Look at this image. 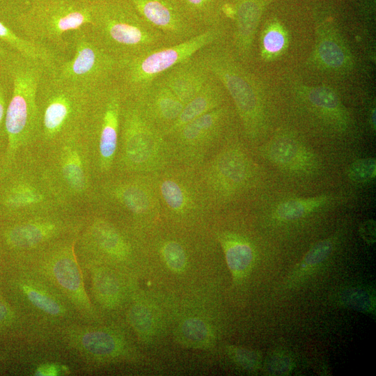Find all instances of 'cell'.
Segmentation results:
<instances>
[{"instance_id":"obj_27","label":"cell","mask_w":376,"mask_h":376,"mask_svg":"<svg viewBox=\"0 0 376 376\" xmlns=\"http://www.w3.org/2000/svg\"><path fill=\"white\" fill-rule=\"evenodd\" d=\"M232 11L234 54L240 61H244L251 52L260 20V8L257 0H234Z\"/></svg>"},{"instance_id":"obj_37","label":"cell","mask_w":376,"mask_h":376,"mask_svg":"<svg viewBox=\"0 0 376 376\" xmlns=\"http://www.w3.org/2000/svg\"><path fill=\"white\" fill-rule=\"evenodd\" d=\"M179 334L185 343L196 347L210 344L212 338L210 326L197 318L185 320L179 327Z\"/></svg>"},{"instance_id":"obj_6","label":"cell","mask_w":376,"mask_h":376,"mask_svg":"<svg viewBox=\"0 0 376 376\" xmlns=\"http://www.w3.org/2000/svg\"><path fill=\"white\" fill-rule=\"evenodd\" d=\"M90 29L102 47L119 60L169 46L130 0H93V23Z\"/></svg>"},{"instance_id":"obj_19","label":"cell","mask_w":376,"mask_h":376,"mask_svg":"<svg viewBox=\"0 0 376 376\" xmlns=\"http://www.w3.org/2000/svg\"><path fill=\"white\" fill-rule=\"evenodd\" d=\"M152 175L161 210L166 213L183 219L200 214L212 206L197 169L173 164Z\"/></svg>"},{"instance_id":"obj_1","label":"cell","mask_w":376,"mask_h":376,"mask_svg":"<svg viewBox=\"0 0 376 376\" xmlns=\"http://www.w3.org/2000/svg\"><path fill=\"white\" fill-rule=\"evenodd\" d=\"M62 210L77 212L61 197L40 152L26 150L3 170L0 221Z\"/></svg>"},{"instance_id":"obj_45","label":"cell","mask_w":376,"mask_h":376,"mask_svg":"<svg viewBox=\"0 0 376 376\" xmlns=\"http://www.w3.org/2000/svg\"><path fill=\"white\" fill-rule=\"evenodd\" d=\"M32 375L36 376H56L70 374V367L62 362L49 360L42 361L32 369Z\"/></svg>"},{"instance_id":"obj_3","label":"cell","mask_w":376,"mask_h":376,"mask_svg":"<svg viewBox=\"0 0 376 376\" xmlns=\"http://www.w3.org/2000/svg\"><path fill=\"white\" fill-rule=\"evenodd\" d=\"M97 93L62 82L46 70L38 89V122L31 150L43 152L84 132Z\"/></svg>"},{"instance_id":"obj_31","label":"cell","mask_w":376,"mask_h":376,"mask_svg":"<svg viewBox=\"0 0 376 376\" xmlns=\"http://www.w3.org/2000/svg\"><path fill=\"white\" fill-rule=\"evenodd\" d=\"M218 239L233 278L239 280L245 277L255 258L251 244L244 237L232 233H221Z\"/></svg>"},{"instance_id":"obj_29","label":"cell","mask_w":376,"mask_h":376,"mask_svg":"<svg viewBox=\"0 0 376 376\" xmlns=\"http://www.w3.org/2000/svg\"><path fill=\"white\" fill-rule=\"evenodd\" d=\"M224 88L212 75L203 88L187 103L171 127L168 136L195 118L224 104Z\"/></svg>"},{"instance_id":"obj_10","label":"cell","mask_w":376,"mask_h":376,"mask_svg":"<svg viewBox=\"0 0 376 376\" xmlns=\"http://www.w3.org/2000/svg\"><path fill=\"white\" fill-rule=\"evenodd\" d=\"M88 216L62 210L0 221V250L6 262L21 260L57 241L79 235Z\"/></svg>"},{"instance_id":"obj_50","label":"cell","mask_w":376,"mask_h":376,"mask_svg":"<svg viewBox=\"0 0 376 376\" xmlns=\"http://www.w3.org/2000/svg\"><path fill=\"white\" fill-rule=\"evenodd\" d=\"M6 261L5 260V258L0 250V272L4 267V266L6 265Z\"/></svg>"},{"instance_id":"obj_23","label":"cell","mask_w":376,"mask_h":376,"mask_svg":"<svg viewBox=\"0 0 376 376\" xmlns=\"http://www.w3.org/2000/svg\"><path fill=\"white\" fill-rule=\"evenodd\" d=\"M132 100L138 103L145 116L164 136L184 107L170 88L158 79H155Z\"/></svg>"},{"instance_id":"obj_24","label":"cell","mask_w":376,"mask_h":376,"mask_svg":"<svg viewBox=\"0 0 376 376\" xmlns=\"http://www.w3.org/2000/svg\"><path fill=\"white\" fill-rule=\"evenodd\" d=\"M265 155L279 169L293 173H309L318 166V157L313 152L290 135L273 138L265 147Z\"/></svg>"},{"instance_id":"obj_42","label":"cell","mask_w":376,"mask_h":376,"mask_svg":"<svg viewBox=\"0 0 376 376\" xmlns=\"http://www.w3.org/2000/svg\"><path fill=\"white\" fill-rule=\"evenodd\" d=\"M348 178L356 183L368 182L376 175L375 159L361 158L353 162L347 169Z\"/></svg>"},{"instance_id":"obj_33","label":"cell","mask_w":376,"mask_h":376,"mask_svg":"<svg viewBox=\"0 0 376 376\" xmlns=\"http://www.w3.org/2000/svg\"><path fill=\"white\" fill-rule=\"evenodd\" d=\"M189 18L205 30L222 25L221 13H225L224 0H177Z\"/></svg>"},{"instance_id":"obj_4","label":"cell","mask_w":376,"mask_h":376,"mask_svg":"<svg viewBox=\"0 0 376 376\" xmlns=\"http://www.w3.org/2000/svg\"><path fill=\"white\" fill-rule=\"evenodd\" d=\"M47 68L16 53L8 70L10 96L6 111V149L3 170L33 147L37 122V93Z\"/></svg>"},{"instance_id":"obj_16","label":"cell","mask_w":376,"mask_h":376,"mask_svg":"<svg viewBox=\"0 0 376 376\" xmlns=\"http://www.w3.org/2000/svg\"><path fill=\"white\" fill-rule=\"evenodd\" d=\"M197 171L211 205L227 202L244 191L255 175L251 158L235 144L224 146Z\"/></svg>"},{"instance_id":"obj_17","label":"cell","mask_w":376,"mask_h":376,"mask_svg":"<svg viewBox=\"0 0 376 376\" xmlns=\"http://www.w3.org/2000/svg\"><path fill=\"white\" fill-rule=\"evenodd\" d=\"M97 203L136 221L155 217L161 210L152 175L112 173L98 180Z\"/></svg>"},{"instance_id":"obj_34","label":"cell","mask_w":376,"mask_h":376,"mask_svg":"<svg viewBox=\"0 0 376 376\" xmlns=\"http://www.w3.org/2000/svg\"><path fill=\"white\" fill-rule=\"evenodd\" d=\"M335 245V239H324L313 244L301 261L292 270L285 285L290 288L299 282L308 273L322 265L331 255Z\"/></svg>"},{"instance_id":"obj_40","label":"cell","mask_w":376,"mask_h":376,"mask_svg":"<svg viewBox=\"0 0 376 376\" xmlns=\"http://www.w3.org/2000/svg\"><path fill=\"white\" fill-rule=\"evenodd\" d=\"M227 352L237 366L247 371L256 372L261 367L262 354L258 351L229 345L227 346Z\"/></svg>"},{"instance_id":"obj_36","label":"cell","mask_w":376,"mask_h":376,"mask_svg":"<svg viewBox=\"0 0 376 376\" xmlns=\"http://www.w3.org/2000/svg\"><path fill=\"white\" fill-rule=\"evenodd\" d=\"M329 201V197L325 195L290 198L277 205L274 216L280 221H295L322 207Z\"/></svg>"},{"instance_id":"obj_15","label":"cell","mask_w":376,"mask_h":376,"mask_svg":"<svg viewBox=\"0 0 376 376\" xmlns=\"http://www.w3.org/2000/svg\"><path fill=\"white\" fill-rule=\"evenodd\" d=\"M124 100L116 83L97 93L83 132L97 181L113 173Z\"/></svg>"},{"instance_id":"obj_35","label":"cell","mask_w":376,"mask_h":376,"mask_svg":"<svg viewBox=\"0 0 376 376\" xmlns=\"http://www.w3.org/2000/svg\"><path fill=\"white\" fill-rule=\"evenodd\" d=\"M290 44L288 30L278 21L269 22L260 37V54L265 61H273L287 51Z\"/></svg>"},{"instance_id":"obj_44","label":"cell","mask_w":376,"mask_h":376,"mask_svg":"<svg viewBox=\"0 0 376 376\" xmlns=\"http://www.w3.org/2000/svg\"><path fill=\"white\" fill-rule=\"evenodd\" d=\"M8 79V75H0V144L6 146L5 120L11 90L10 81L8 84L6 81Z\"/></svg>"},{"instance_id":"obj_26","label":"cell","mask_w":376,"mask_h":376,"mask_svg":"<svg viewBox=\"0 0 376 376\" xmlns=\"http://www.w3.org/2000/svg\"><path fill=\"white\" fill-rule=\"evenodd\" d=\"M297 95L318 116L338 129H345L348 123L347 111L338 93L327 86H300Z\"/></svg>"},{"instance_id":"obj_39","label":"cell","mask_w":376,"mask_h":376,"mask_svg":"<svg viewBox=\"0 0 376 376\" xmlns=\"http://www.w3.org/2000/svg\"><path fill=\"white\" fill-rule=\"evenodd\" d=\"M126 316L130 327L139 338L146 339L151 334L154 320L146 305L141 302L132 303L127 309Z\"/></svg>"},{"instance_id":"obj_25","label":"cell","mask_w":376,"mask_h":376,"mask_svg":"<svg viewBox=\"0 0 376 376\" xmlns=\"http://www.w3.org/2000/svg\"><path fill=\"white\" fill-rule=\"evenodd\" d=\"M211 77L212 75L195 54L172 67L156 79L169 88L185 105L203 88Z\"/></svg>"},{"instance_id":"obj_14","label":"cell","mask_w":376,"mask_h":376,"mask_svg":"<svg viewBox=\"0 0 376 376\" xmlns=\"http://www.w3.org/2000/svg\"><path fill=\"white\" fill-rule=\"evenodd\" d=\"M17 22L29 40L65 45L66 33L93 24V0H31Z\"/></svg>"},{"instance_id":"obj_49","label":"cell","mask_w":376,"mask_h":376,"mask_svg":"<svg viewBox=\"0 0 376 376\" xmlns=\"http://www.w3.org/2000/svg\"><path fill=\"white\" fill-rule=\"evenodd\" d=\"M370 123L374 130L375 129V109H373L370 113Z\"/></svg>"},{"instance_id":"obj_21","label":"cell","mask_w":376,"mask_h":376,"mask_svg":"<svg viewBox=\"0 0 376 376\" xmlns=\"http://www.w3.org/2000/svg\"><path fill=\"white\" fill-rule=\"evenodd\" d=\"M143 19L165 38L167 45L184 42L205 30L186 15L177 0H130Z\"/></svg>"},{"instance_id":"obj_41","label":"cell","mask_w":376,"mask_h":376,"mask_svg":"<svg viewBox=\"0 0 376 376\" xmlns=\"http://www.w3.org/2000/svg\"><path fill=\"white\" fill-rule=\"evenodd\" d=\"M161 253L166 265L175 272H182L187 265V254L182 245L173 240H166L161 246Z\"/></svg>"},{"instance_id":"obj_2","label":"cell","mask_w":376,"mask_h":376,"mask_svg":"<svg viewBox=\"0 0 376 376\" xmlns=\"http://www.w3.org/2000/svg\"><path fill=\"white\" fill-rule=\"evenodd\" d=\"M0 289L41 340L56 328L80 321L64 297L24 262H6L0 272Z\"/></svg>"},{"instance_id":"obj_30","label":"cell","mask_w":376,"mask_h":376,"mask_svg":"<svg viewBox=\"0 0 376 376\" xmlns=\"http://www.w3.org/2000/svg\"><path fill=\"white\" fill-rule=\"evenodd\" d=\"M40 340L37 331L0 289V341L22 343Z\"/></svg>"},{"instance_id":"obj_28","label":"cell","mask_w":376,"mask_h":376,"mask_svg":"<svg viewBox=\"0 0 376 376\" xmlns=\"http://www.w3.org/2000/svg\"><path fill=\"white\" fill-rule=\"evenodd\" d=\"M313 58L318 66L331 72H345L351 68L352 57L344 40L336 30L317 31Z\"/></svg>"},{"instance_id":"obj_22","label":"cell","mask_w":376,"mask_h":376,"mask_svg":"<svg viewBox=\"0 0 376 376\" xmlns=\"http://www.w3.org/2000/svg\"><path fill=\"white\" fill-rule=\"evenodd\" d=\"M79 260L87 292L102 318L103 311L107 313L120 308L125 302L127 291L119 270L104 264Z\"/></svg>"},{"instance_id":"obj_13","label":"cell","mask_w":376,"mask_h":376,"mask_svg":"<svg viewBox=\"0 0 376 376\" xmlns=\"http://www.w3.org/2000/svg\"><path fill=\"white\" fill-rule=\"evenodd\" d=\"M71 40L72 57L47 70L51 76L94 93L116 83L120 60L102 47L90 26L72 32Z\"/></svg>"},{"instance_id":"obj_20","label":"cell","mask_w":376,"mask_h":376,"mask_svg":"<svg viewBox=\"0 0 376 376\" xmlns=\"http://www.w3.org/2000/svg\"><path fill=\"white\" fill-rule=\"evenodd\" d=\"M76 250L79 260L113 267L127 263L133 253L125 233L113 221L97 213L88 214L78 235Z\"/></svg>"},{"instance_id":"obj_43","label":"cell","mask_w":376,"mask_h":376,"mask_svg":"<svg viewBox=\"0 0 376 376\" xmlns=\"http://www.w3.org/2000/svg\"><path fill=\"white\" fill-rule=\"evenodd\" d=\"M294 366L292 357L289 353L281 350L274 351L265 363L266 373L271 375H289Z\"/></svg>"},{"instance_id":"obj_8","label":"cell","mask_w":376,"mask_h":376,"mask_svg":"<svg viewBox=\"0 0 376 376\" xmlns=\"http://www.w3.org/2000/svg\"><path fill=\"white\" fill-rule=\"evenodd\" d=\"M211 44L196 56L231 97L246 135L255 139L264 123V103L255 77L240 63L234 53L222 45Z\"/></svg>"},{"instance_id":"obj_38","label":"cell","mask_w":376,"mask_h":376,"mask_svg":"<svg viewBox=\"0 0 376 376\" xmlns=\"http://www.w3.org/2000/svg\"><path fill=\"white\" fill-rule=\"evenodd\" d=\"M338 301L346 308L357 312L373 314L375 311V299L371 292L362 288L354 287L343 290Z\"/></svg>"},{"instance_id":"obj_46","label":"cell","mask_w":376,"mask_h":376,"mask_svg":"<svg viewBox=\"0 0 376 376\" xmlns=\"http://www.w3.org/2000/svg\"><path fill=\"white\" fill-rule=\"evenodd\" d=\"M359 232L361 237L368 244H373L376 240V224L373 219H368L359 226Z\"/></svg>"},{"instance_id":"obj_9","label":"cell","mask_w":376,"mask_h":376,"mask_svg":"<svg viewBox=\"0 0 376 376\" xmlns=\"http://www.w3.org/2000/svg\"><path fill=\"white\" fill-rule=\"evenodd\" d=\"M102 323L72 322L54 329L42 342L86 367L131 359L132 348L123 334Z\"/></svg>"},{"instance_id":"obj_7","label":"cell","mask_w":376,"mask_h":376,"mask_svg":"<svg viewBox=\"0 0 376 376\" xmlns=\"http://www.w3.org/2000/svg\"><path fill=\"white\" fill-rule=\"evenodd\" d=\"M77 237L61 240L15 261L26 263L49 281L71 305L81 322L102 323L104 319L86 290L84 270L76 250Z\"/></svg>"},{"instance_id":"obj_11","label":"cell","mask_w":376,"mask_h":376,"mask_svg":"<svg viewBox=\"0 0 376 376\" xmlns=\"http://www.w3.org/2000/svg\"><path fill=\"white\" fill-rule=\"evenodd\" d=\"M40 153L61 197L69 207L83 212L81 205L96 203L97 180L83 132L68 136Z\"/></svg>"},{"instance_id":"obj_47","label":"cell","mask_w":376,"mask_h":376,"mask_svg":"<svg viewBox=\"0 0 376 376\" xmlns=\"http://www.w3.org/2000/svg\"><path fill=\"white\" fill-rule=\"evenodd\" d=\"M17 52L0 42V75H8L10 63Z\"/></svg>"},{"instance_id":"obj_48","label":"cell","mask_w":376,"mask_h":376,"mask_svg":"<svg viewBox=\"0 0 376 376\" xmlns=\"http://www.w3.org/2000/svg\"><path fill=\"white\" fill-rule=\"evenodd\" d=\"M6 146L4 144H0V175L2 173L4 164L5 153Z\"/></svg>"},{"instance_id":"obj_5","label":"cell","mask_w":376,"mask_h":376,"mask_svg":"<svg viewBox=\"0 0 376 376\" xmlns=\"http://www.w3.org/2000/svg\"><path fill=\"white\" fill-rule=\"evenodd\" d=\"M173 164L166 136L145 116L136 101L125 97L113 173L152 175Z\"/></svg>"},{"instance_id":"obj_32","label":"cell","mask_w":376,"mask_h":376,"mask_svg":"<svg viewBox=\"0 0 376 376\" xmlns=\"http://www.w3.org/2000/svg\"><path fill=\"white\" fill-rule=\"evenodd\" d=\"M0 42L7 45L22 56L40 62L47 70L60 61L52 49L19 36L0 20Z\"/></svg>"},{"instance_id":"obj_12","label":"cell","mask_w":376,"mask_h":376,"mask_svg":"<svg viewBox=\"0 0 376 376\" xmlns=\"http://www.w3.org/2000/svg\"><path fill=\"white\" fill-rule=\"evenodd\" d=\"M224 36L222 24L207 29L180 43L120 60L116 84L125 98L134 99L159 75L203 48L222 40Z\"/></svg>"},{"instance_id":"obj_18","label":"cell","mask_w":376,"mask_h":376,"mask_svg":"<svg viewBox=\"0 0 376 376\" xmlns=\"http://www.w3.org/2000/svg\"><path fill=\"white\" fill-rule=\"evenodd\" d=\"M230 114V108L224 104L166 136L174 164L198 169L226 129Z\"/></svg>"}]
</instances>
